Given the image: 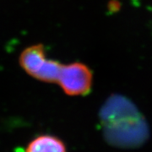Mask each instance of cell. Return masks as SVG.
I'll return each mask as SVG.
<instances>
[{
    "label": "cell",
    "instance_id": "7a4b0ae2",
    "mask_svg": "<svg viewBox=\"0 0 152 152\" xmlns=\"http://www.w3.org/2000/svg\"><path fill=\"white\" fill-rule=\"evenodd\" d=\"M20 64L28 75L48 83H58L64 65L58 61L48 58L45 48L41 44L25 49L20 57Z\"/></svg>",
    "mask_w": 152,
    "mask_h": 152
},
{
    "label": "cell",
    "instance_id": "6da1fadb",
    "mask_svg": "<svg viewBox=\"0 0 152 152\" xmlns=\"http://www.w3.org/2000/svg\"><path fill=\"white\" fill-rule=\"evenodd\" d=\"M99 119L104 139L114 147L137 148L149 138L146 120L135 105L124 96H111L102 106Z\"/></svg>",
    "mask_w": 152,
    "mask_h": 152
},
{
    "label": "cell",
    "instance_id": "277c9868",
    "mask_svg": "<svg viewBox=\"0 0 152 152\" xmlns=\"http://www.w3.org/2000/svg\"><path fill=\"white\" fill-rule=\"evenodd\" d=\"M26 152H66L65 145L54 136L42 135L30 143Z\"/></svg>",
    "mask_w": 152,
    "mask_h": 152
},
{
    "label": "cell",
    "instance_id": "3957f363",
    "mask_svg": "<svg viewBox=\"0 0 152 152\" xmlns=\"http://www.w3.org/2000/svg\"><path fill=\"white\" fill-rule=\"evenodd\" d=\"M91 70L81 63L63 65L58 84L69 96H84L91 90Z\"/></svg>",
    "mask_w": 152,
    "mask_h": 152
}]
</instances>
